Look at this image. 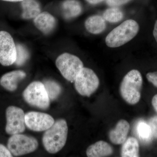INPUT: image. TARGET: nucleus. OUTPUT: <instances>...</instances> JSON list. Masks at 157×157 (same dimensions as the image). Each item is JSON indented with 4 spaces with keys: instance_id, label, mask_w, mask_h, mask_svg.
<instances>
[{
    "instance_id": "obj_17",
    "label": "nucleus",
    "mask_w": 157,
    "mask_h": 157,
    "mask_svg": "<svg viewBox=\"0 0 157 157\" xmlns=\"http://www.w3.org/2000/svg\"><path fill=\"white\" fill-rule=\"evenodd\" d=\"M85 27L90 33L96 35L100 34L106 28V21L100 15H93L86 20Z\"/></svg>"
},
{
    "instance_id": "obj_26",
    "label": "nucleus",
    "mask_w": 157,
    "mask_h": 157,
    "mask_svg": "<svg viewBox=\"0 0 157 157\" xmlns=\"http://www.w3.org/2000/svg\"><path fill=\"white\" fill-rule=\"evenodd\" d=\"M150 126L151 128L152 135L157 137V118L154 117L150 121Z\"/></svg>"
},
{
    "instance_id": "obj_5",
    "label": "nucleus",
    "mask_w": 157,
    "mask_h": 157,
    "mask_svg": "<svg viewBox=\"0 0 157 157\" xmlns=\"http://www.w3.org/2000/svg\"><path fill=\"white\" fill-rule=\"evenodd\" d=\"M56 65L64 78L70 82L75 81L84 67L79 58L69 53H63L58 57Z\"/></svg>"
},
{
    "instance_id": "obj_11",
    "label": "nucleus",
    "mask_w": 157,
    "mask_h": 157,
    "mask_svg": "<svg viewBox=\"0 0 157 157\" xmlns=\"http://www.w3.org/2000/svg\"><path fill=\"white\" fill-rule=\"evenodd\" d=\"M33 21L36 28L45 35L52 33L57 25L56 18L46 11L41 12L34 18Z\"/></svg>"
},
{
    "instance_id": "obj_23",
    "label": "nucleus",
    "mask_w": 157,
    "mask_h": 157,
    "mask_svg": "<svg viewBox=\"0 0 157 157\" xmlns=\"http://www.w3.org/2000/svg\"><path fill=\"white\" fill-rule=\"evenodd\" d=\"M131 0H107V5L111 7H117L124 5Z\"/></svg>"
},
{
    "instance_id": "obj_19",
    "label": "nucleus",
    "mask_w": 157,
    "mask_h": 157,
    "mask_svg": "<svg viewBox=\"0 0 157 157\" xmlns=\"http://www.w3.org/2000/svg\"><path fill=\"white\" fill-rule=\"evenodd\" d=\"M50 100H56L62 92L60 85L56 82L51 79H46L43 82Z\"/></svg>"
},
{
    "instance_id": "obj_20",
    "label": "nucleus",
    "mask_w": 157,
    "mask_h": 157,
    "mask_svg": "<svg viewBox=\"0 0 157 157\" xmlns=\"http://www.w3.org/2000/svg\"><path fill=\"white\" fill-rule=\"evenodd\" d=\"M123 17V12L120 9L115 7L107 9L103 14V17L105 20L110 23L119 22Z\"/></svg>"
},
{
    "instance_id": "obj_8",
    "label": "nucleus",
    "mask_w": 157,
    "mask_h": 157,
    "mask_svg": "<svg viewBox=\"0 0 157 157\" xmlns=\"http://www.w3.org/2000/svg\"><path fill=\"white\" fill-rule=\"evenodd\" d=\"M25 113L15 106H9L6 110V133L9 135L21 134L25 130Z\"/></svg>"
},
{
    "instance_id": "obj_7",
    "label": "nucleus",
    "mask_w": 157,
    "mask_h": 157,
    "mask_svg": "<svg viewBox=\"0 0 157 157\" xmlns=\"http://www.w3.org/2000/svg\"><path fill=\"white\" fill-rule=\"evenodd\" d=\"M37 139L32 136L21 134L12 135L8 142V148L14 156H21L30 153L38 148Z\"/></svg>"
},
{
    "instance_id": "obj_1",
    "label": "nucleus",
    "mask_w": 157,
    "mask_h": 157,
    "mask_svg": "<svg viewBox=\"0 0 157 157\" xmlns=\"http://www.w3.org/2000/svg\"><path fill=\"white\" fill-rule=\"evenodd\" d=\"M68 132L66 120L60 119L55 122L49 128L45 131L42 137V143L46 151L51 154L59 151L67 142Z\"/></svg>"
},
{
    "instance_id": "obj_16",
    "label": "nucleus",
    "mask_w": 157,
    "mask_h": 157,
    "mask_svg": "<svg viewBox=\"0 0 157 157\" xmlns=\"http://www.w3.org/2000/svg\"><path fill=\"white\" fill-rule=\"evenodd\" d=\"M23 19H34L41 12L40 4L37 0H23L21 2Z\"/></svg>"
},
{
    "instance_id": "obj_9",
    "label": "nucleus",
    "mask_w": 157,
    "mask_h": 157,
    "mask_svg": "<svg viewBox=\"0 0 157 157\" xmlns=\"http://www.w3.org/2000/svg\"><path fill=\"white\" fill-rule=\"evenodd\" d=\"M16 58V45L13 38L8 32L0 31V63L6 67L11 66Z\"/></svg>"
},
{
    "instance_id": "obj_22",
    "label": "nucleus",
    "mask_w": 157,
    "mask_h": 157,
    "mask_svg": "<svg viewBox=\"0 0 157 157\" xmlns=\"http://www.w3.org/2000/svg\"><path fill=\"white\" fill-rule=\"evenodd\" d=\"M137 132L139 137L143 140H149L152 135L149 125L145 123L142 122L139 124L137 127Z\"/></svg>"
},
{
    "instance_id": "obj_30",
    "label": "nucleus",
    "mask_w": 157,
    "mask_h": 157,
    "mask_svg": "<svg viewBox=\"0 0 157 157\" xmlns=\"http://www.w3.org/2000/svg\"><path fill=\"white\" fill-rule=\"evenodd\" d=\"M5 2H21L23 0H2Z\"/></svg>"
},
{
    "instance_id": "obj_28",
    "label": "nucleus",
    "mask_w": 157,
    "mask_h": 157,
    "mask_svg": "<svg viewBox=\"0 0 157 157\" xmlns=\"http://www.w3.org/2000/svg\"><path fill=\"white\" fill-rule=\"evenodd\" d=\"M86 1L92 5H96L104 2L105 0H86Z\"/></svg>"
},
{
    "instance_id": "obj_2",
    "label": "nucleus",
    "mask_w": 157,
    "mask_h": 157,
    "mask_svg": "<svg viewBox=\"0 0 157 157\" xmlns=\"http://www.w3.org/2000/svg\"><path fill=\"white\" fill-rule=\"evenodd\" d=\"M143 78L138 70H132L124 76L120 86L122 98L128 104L135 105L140 101Z\"/></svg>"
},
{
    "instance_id": "obj_14",
    "label": "nucleus",
    "mask_w": 157,
    "mask_h": 157,
    "mask_svg": "<svg viewBox=\"0 0 157 157\" xmlns=\"http://www.w3.org/2000/svg\"><path fill=\"white\" fill-rule=\"evenodd\" d=\"M113 152V148L109 144L100 140L88 147L86 154L88 157H104L109 156Z\"/></svg>"
},
{
    "instance_id": "obj_6",
    "label": "nucleus",
    "mask_w": 157,
    "mask_h": 157,
    "mask_svg": "<svg viewBox=\"0 0 157 157\" xmlns=\"http://www.w3.org/2000/svg\"><path fill=\"white\" fill-rule=\"evenodd\" d=\"M74 82L77 92L82 96L90 97L98 90L100 80L91 69L83 67Z\"/></svg>"
},
{
    "instance_id": "obj_24",
    "label": "nucleus",
    "mask_w": 157,
    "mask_h": 157,
    "mask_svg": "<svg viewBox=\"0 0 157 157\" xmlns=\"http://www.w3.org/2000/svg\"><path fill=\"white\" fill-rule=\"evenodd\" d=\"M146 77L149 82H151L152 84L157 88V71L147 73Z\"/></svg>"
},
{
    "instance_id": "obj_21",
    "label": "nucleus",
    "mask_w": 157,
    "mask_h": 157,
    "mask_svg": "<svg viewBox=\"0 0 157 157\" xmlns=\"http://www.w3.org/2000/svg\"><path fill=\"white\" fill-rule=\"evenodd\" d=\"M16 45L17 58L14 64L17 66L24 64L29 57V53L25 46L20 44Z\"/></svg>"
},
{
    "instance_id": "obj_18",
    "label": "nucleus",
    "mask_w": 157,
    "mask_h": 157,
    "mask_svg": "<svg viewBox=\"0 0 157 157\" xmlns=\"http://www.w3.org/2000/svg\"><path fill=\"white\" fill-rule=\"evenodd\" d=\"M122 157L139 156V144L135 137H130L123 144L121 152Z\"/></svg>"
},
{
    "instance_id": "obj_4",
    "label": "nucleus",
    "mask_w": 157,
    "mask_h": 157,
    "mask_svg": "<svg viewBox=\"0 0 157 157\" xmlns=\"http://www.w3.org/2000/svg\"><path fill=\"white\" fill-rule=\"evenodd\" d=\"M25 101L31 106L40 109L49 107L50 99L43 82L34 81L27 86L23 93Z\"/></svg>"
},
{
    "instance_id": "obj_25",
    "label": "nucleus",
    "mask_w": 157,
    "mask_h": 157,
    "mask_svg": "<svg viewBox=\"0 0 157 157\" xmlns=\"http://www.w3.org/2000/svg\"><path fill=\"white\" fill-rule=\"evenodd\" d=\"M12 157V154L8 148L2 144H0V157Z\"/></svg>"
},
{
    "instance_id": "obj_15",
    "label": "nucleus",
    "mask_w": 157,
    "mask_h": 157,
    "mask_svg": "<svg viewBox=\"0 0 157 157\" xmlns=\"http://www.w3.org/2000/svg\"><path fill=\"white\" fill-rule=\"evenodd\" d=\"M62 9L64 17L70 20L80 15L82 11V6L77 0H65L62 4Z\"/></svg>"
},
{
    "instance_id": "obj_3",
    "label": "nucleus",
    "mask_w": 157,
    "mask_h": 157,
    "mask_svg": "<svg viewBox=\"0 0 157 157\" xmlns=\"http://www.w3.org/2000/svg\"><path fill=\"white\" fill-rule=\"evenodd\" d=\"M139 26L137 21L127 20L107 35L105 43L109 48H117L134 39L138 33Z\"/></svg>"
},
{
    "instance_id": "obj_29",
    "label": "nucleus",
    "mask_w": 157,
    "mask_h": 157,
    "mask_svg": "<svg viewBox=\"0 0 157 157\" xmlns=\"http://www.w3.org/2000/svg\"><path fill=\"white\" fill-rule=\"evenodd\" d=\"M153 36L157 42V20L156 21L155 23L153 30Z\"/></svg>"
},
{
    "instance_id": "obj_13",
    "label": "nucleus",
    "mask_w": 157,
    "mask_h": 157,
    "mask_svg": "<svg viewBox=\"0 0 157 157\" xmlns=\"http://www.w3.org/2000/svg\"><path fill=\"white\" fill-rule=\"evenodd\" d=\"M26 74L22 70H14L6 73L0 78V84L5 89L13 92L17 89L20 81L24 79Z\"/></svg>"
},
{
    "instance_id": "obj_10",
    "label": "nucleus",
    "mask_w": 157,
    "mask_h": 157,
    "mask_svg": "<svg viewBox=\"0 0 157 157\" xmlns=\"http://www.w3.org/2000/svg\"><path fill=\"white\" fill-rule=\"evenodd\" d=\"M55 122L53 117L47 113L30 111L25 114L26 126L34 132L46 131Z\"/></svg>"
},
{
    "instance_id": "obj_27",
    "label": "nucleus",
    "mask_w": 157,
    "mask_h": 157,
    "mask_svg": "<svg viewBox=\"0 0 157 157\" xmlns=\"http://www.w3.org/2000/svg\"><path fill=\"white\" fill-rule=\"evenodd\" d=\"M151 103L155 110L157 112V94L154 96L152 99Z\"/></svg>"
},
{
    "instance_id": "obj_12",
    "label": "nucleus",
    "mask_w": 157,
    "mask_h": 157,
    "mask_svg": "<svg viewBox=\"0 0 157 157\" xmlns=\"http://www.w3.org/2000/svg\"><path fill=\"white\" fill-rule=\"evenodd\" d=\"M130 128V124L127 121L121 120L115 128L109 131L108 135L109 140L114 144H123L127 139Z\"/></svg>"
}]
</instances>
